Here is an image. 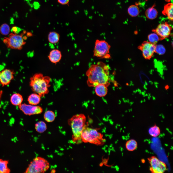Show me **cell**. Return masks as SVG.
<instances>
[{
    "instance_id": "27",
    "label": "cell",
    "mask_w": 173,
    "mask_h": 173,
    "mask_svg": "<svg viewBox=\"0 0 173 173\" xmlns=\"http://www.w3.org/2000/svg\"><path fill=\"white\" fill-rule=\"evenodd\" d=\"M10 30V26L7 24H3L0 27V33L2 35H7L9 34Z\"/></svg>"
},
{
    "instance_id": "15",
    "label": "cell",
    "mask_w": 173,
    "mask_h": 173,
    "mask_svg": "<svg viewBox=\"0 0 173 173\" xmlns=\"http://www.w3.org/2000/svg\"><path fill=\"white\" fill-rule=\"evenodd\" d=\"M105 85L103 84H99L95 87V91L96 94L98 96L102 97L107 94L108 89Z\"/></svg>"
},
{
    "instance_id": "5",
    "label": "cell",
    "mask_w": 173,
    "mask_h": 173,
    "mask_svg": "<svg viewBox=\"0 0 173 173\" xmlns=\"http://www.w3.org/2000/svg\"><path fill=\"white\" fill-rule=\"evenodd\" d=\"M24 32L20 34L10 33L8 37H5L3 42L6 46L9 49L20 50L25 44L26 42L23 35Z\"/></svg>"
},
{
    "instance_id": "9",
    "label": "cell",
    "mask_w": 173,
    "mask_h": 173,
    "mask_svg": "<svg viewBox=\"0 0 173 173\" xmlns=\"http://www.w3.org/2000/svg\"><path fill=\"white\" fill-rule=\"evenodd\" d=\"M155 45L149 42L145 41L138 47V49L142 52L144 57L149 59L155 52Z\"/></svg>"
},
{
    "instance_id": "16",
    "label": "cell",
    "mask_w": 173,
    "mask_h": 173,
    "mask_svg": "<svg viewBox=\"0 0 173 173\" xmlns=\"http://www.w3.org/2000/svg\"><path fill=\"white\" fill-rule=\"evenodd\" d=\"M23 100L22 96L19 93L13 94L10 98V101L11 104L15 106H19L22 103Z\"/></svg>"
},
{
    "instance_id": "35",
    "label": "cell",
    "mask_w": 173,
    "mask_h": 173,
    "mask_svg": "<svg viewBox=\"0 0 173 173\" xmlns=\"http://www.w3.org/2000/svg\"><path fill=\"white\" fill-rule=\"evenodd\" d=\"M89 18L90 19H92V16H89Z\"/></svg>"
},
{
    "instance_id": "25",
    "label": "cell",
    "mask_w": 173,
    "mask_h": 173,
    "mask_svg": "<svg viewBox=\"0 0 173 173\" xmlns=\"http://www.w3.org/2000/svg\"><path fill=\"white\" fill-rule=\"evenodd\" d=\"M149 134L154 137H156L160 134L161 131L159 127L156 125L150 127L148 130Z\"/></svg>"
},
{
    "instance_id": "34",
    "label": "cell",
    "mask_w": 173,
    "mask_h": 173,
    "mask_svg": "<svg viewBox=\"0 0 173 173\" xmlns=\"http://www.w3.org/2000/svg\"><path fill=\"white\" fill-rule=\"evenodd\" d=\"M165 1L167 2H169L171 0H165Z\"/></svg>"
},
{
    "instance_id": "10",
    "label": "cell",
    "mask_w": 173,
    "mask_h": 173,
    "mask_svg": "<svg viewBox=\"0 0 173 173\" xmlns=\"http://www.w3.org/2000/svg\"><path fill=\"white\" fill-rule=\"evenodd\" d=\"M172 29L171 26L167 22H166L160 24L152 31L159 36L161 40L169 36Z\"/></svg>"
},
{
    "instance_id": "13",
    "label": "cell",
    "mask_w": 173,
    "mask_h": 173,
    "mask_svg": "<svg viewBox=\"0 0 173 173\" xmlns=\"http://www.w3.org/2000/svg\"><path fill=\"white\" fill-rule=\"evenodd\" d=\"M62 57L61 52L59 50L54 49L51 50L48 56L50 61L53 63L56 64L59 62Z\"/></svg>"
},
{
    "instance_id": "19",
    "label": "cell",
    "mask_w": 173,
    "mask_h": 173,
    "mask_svg": "<svg viewBox=\"0 0 173 173\" xmlns=\"http://www.w3.org/2000/svg\"><path fill=\"white\" fill-rule=\"evenodd\" d=\"M7 160L0 159V173H9L11 170L8 167Z\"/></svg>"
},
{
    "instance_id": "8",
    "label": "cell",
    "mask_w": 173,
    "mask_h": 173,
    "mask_svg": "<svg viewBox=\"0 0 173 173\" xmlns=\"http://www.w3.org/2000/svg\"><path fill=\"white\" fill-rule=\"evenodd\" d=\"M150 167V171L152 173H163L167 169L166 164L156 157L151 156L148 158Z\"/></svg>"
},
{
    "instance_id": "22",
    "label": "cell",
    "mask_w": 173,
    "mask_h": 173,
    "mask_svg": "<svg viewBox=\"0 0 173 173\" xmlns=\"http://www.w3.org/2000/svg\"><path fill=\"white\" fill-rule=\"evenodd\" d=\"M35 128L37 132L39 133H42L46 130L47 126L44 122L39 121L35 124Z\"/></svg>"
},
{
    "instance_id": "1",
    "label": "cell",
    "mask_w": 173,
    "mask_h": 173,
    "mask_svg": "<svg viewBox=\"0 0 173 173\" xmlns=\"http://www.w3.org/2000/svg\"><path fill=\"white\" fill-rule=\"evenodd\" d=\"M110 68L109 65L101 61L91 65L86 73L88 85L95 87L99 84H103L108 86L110 84Z\"/></svg>"
},
{
    "instance_id": "30",
    "label": "cell",
    "mask_w": 173,
    "mask_h": 173,
    "mask_svg": "<svg viewBox=\"0 0 173 173\" xmlns=\"http://www.w3.org/2000/svg\"><path fill=\"white\" fill-rule=\"evenodd\" d=\"M18 27L16 26H13L12 28V30L15 33L17 34L18 31Z\"/></svg>"
},
{
    "instance_id": "33",
    "label": "cell",
    "mask_w": 173,
    "mask_h": 173,
    "mask_svg": "<svg viewBox=\"0 0 173 173\" xmlns=\"http://www.w3.org/2000/svg\"><path fill=\"white\" fill-rule=\"evenodd\" d=\"M85 12L86 15H87L88 13V12L87 10H85Z\"/></svg>"
},
{
    "instance_id": "3",
    "label": "cell",
    "mask_w": 173,
    "mask_h": 173,
    "mask_svg": "<svg viewBox=\"0 0 173 173\" xmlns=\"http://www.w3.org/2000/svg\"><path fill=\"white\" fill-rule=\"evenodd\" d=\"M86 117L83 114H77L73 116L68 120V123L72 129L73 142L78 143L82 141L81 135L85 126Z\"/></svg>"
},
{
    "instance_id": "31",
    "label": "cell",
    "mask_w": 173,
    "mask_h": 173,
    "mask_svg": "<svg viewBox=\"0 0 173 173\" xmlns=\"http://www.w3.org/2000/svg\"><path fill=\"white\" fill-rule=\"evenodd\" d=\"M3 92L2 90H0V108H1L0 100Z\"/></svg>"
},
{
    "instance_id": "21",
    "label": "cell",
    "mask_w": 173,
    "mask_h": 173,
    "mask_svg": "<svg viewBox=\"0 0 173 173\" xmlns=\"http://www.w3.org/2000/svg\"><path fill=\"white\" fill-rule=\"evenodd\" d=\"M137 146V143L135 140L131 139L127 142L125 144L126 149L128 151H132L135 150Z\"/></svg>"
},
{
    "instance_id": "4",
    "label": "cell",
    "mask_w": 173,
    "mask_h": 173,
    "mask_svg": "<svg viewBox=\"0 0 173 173\" xmlns=\"http://www.w3.org/2000/svg\"><path fill=\"white\" fill-rule=\"evenodd\" d=\"M49 163L46 160L40 157H37L30 162L25 173H44L49 169Z\"/></svg>"
},
{
    "instance_id": "11",
    "label": "cell",
    "mask_w": 173,
    "mask_h": 173,
    "mask_svg": "<svg viewBox=\"0 0 173 173\" xmlns=\"http://www.w3.org/2000/svg\"><path fill=\"white\" fill-rule=\"evenodd\" d=\"M19 109L25 114L31 115L41 113L43 111L42 108L40 106L25 103L21 104L18 106Z\"/></svg>"
},
{
    "instance_id": "29",
    "label": "cell",
    "mask_w": 173,
    "mask_h": 173,
    "mask_svg": "<svg viewBox=\"0 0 173 173\" xmlns=\"http://www.w3.org/2000/svg\"><path fill=\"white\" fill-rule=\"evenodd\" d=\"M69 0H57L58 2L62 5H65L68 4Z\"/></svg>"
},
{
    "instance_id": "26",
    "label": "cell",
    "mask_w": 173,
    "mask_h": 173,
    "mask_svg": "<svg viewBox=\"0 0 173 173\" xmlns=\"http://www.w3.org/2000/svg\"><path fill=\"white\" fill-rule=\"evenodd\" d=\"M148 38L149 42L155 44L159 40H161L159 36L154 32L149 34Z\"/></svg>"
},
{
    "instance_id": "32",
    "label": "cell",
    "mask_w": 173,
    "mask_h": 173,
    "mask_svg": "<svg viewBox=\"0 0 173 173\" xmlns=\"http://www.w3.org/2000/svg\"><path fill=\"white\" fill-rule=\"evenodd\" d=\"M56 172V170L54 169H52L51 171V173H54Z\"/></svg>"
},
{
    "instance_id": "20",
    "label": "cell",
    "mask_w": 173,
    "mask_h": 173,
    "mask_svg": "<svg viewBox=\"0 0 173 173\" xmlns=\"http://www.w3.org/2000/svg\"><path fill=\"white\" fill-rule=\"evenodd\" d=\"M48 40L49 42L52 44L57 43L60 39V35L57 32L52 31L50 32L48 35Z\"/></svg>"
},
{
    "instance_id": "12",
    "label": "cell",
    "mask_w": 173,
    "mask_h": 173,
    "mask_svg": "<svg viewBox=\"0 0 173 173\" xmlns=\"http://www.w3.org/2000/svg\"><path fill=\"white\" fill-rule=\"evenodd\" d=\"M15 72L12 70L5 69L0 71V84L2 86L9 85L14 78Z\"/></svg>"
},
{
    "instance_id": "17",
    "label": "cell",
    "mask_w": 173,
    "mask_h": 173,
    "mask_svg": "<svg viewBox=\"0 0 173 173\" xmlns=\"http://www.w3.org/2000/svg\"><path fill=\"white\" fill-rule=\"evenodd\" d=\"M40 96L36 93L31 94L28 97L27 100L30 105H36L38 104L41 100Z\"/></svg>"
},
{
    "instance_id": "14",
    "label": "cell",
    "mask_w": 173,
    "mask_h": 173,
    "mask_svg": "<svg viewBox=\"0 0 173 173\" xmlns=\"http://www.w3.org/2000/svg\"><path fill=\"white\" fill-rule=\"evenodd\" d=\"M173 3H168L165 5L162 12L163 14L167 16L168 19L172 21L173 20Z\"/></svg>"
},
{
    "instance_id": "18",
    "label": "cell",
    "mask_w": 173,
    "mask_h": 173,
    "mask_svg": "<svg viewBox=\"0 0 173 173\" xmlns=\"http://www.w3.org/2000/svg\"><path fill=\"white\" fill-rule=\"evenodd\" d=\"M154 5L152 7L148 9L145 12L146 17L149 19H155L158 15V12L154 8Z\"/></svg>"
},
{
    "instance_id": "24",
    "label": "cell",
    "mask_w": 173,
    "mask_h": 173,
    "mask_svg": "<svg viewBox=\"0 0 173 173\" xmlns=\"http://www.w3.org/2000/svg\"><path fill=\"white\" fill-rule=\"evenodd\" d=\"M56 117L54 113L51 111H48L45 113L44 117L45 120L49 122H52L55 120Z\"/></svg>"
},
{
    "instance_id": "6",
    "label": "cell",
    "mask_w": 173,
    "mask_h": 173,
    "mask_svg": "<svg viewBox=\"0 0 173 173\" xmlns=\"http://www.w3.org/2000/svg\"><path fill=\"white\" fill-rule=\"evenodd\" d=\"M111 47L110 45L105 40L97 39L95 43L93 56L100 58H111L110 52Z\"/></svg>"
},
{
    "instance_id": "2",
    "label": "cell",
    "mask_w": 173,
    "mask_h": 173,
    "mask_svg": "<svg viewBox=\"0 0 173 173\" xmlns=\"http://www.w3.org/2000/svg\"><path fill=\"white\" fill-rule=\"evenodd\" d=\"M50 80L49 77L44 76L41 73H36L30 78V85L32 90L41 97L48 93Z\"/></svg>"
},
{
    "instance_id": "7",
    "label": "cell",
    "mask_w": 173,
    "mask_h": 173,
    "mask_svg": "<svg viewBox=\"0 0 173 173\" xmlns=\"http://www.w3.org/2000/svg\"><path fill=\"white\" fill-rule=\"evenodd\" d=\"M82 141L96 144H100L102 141V135L94 129L87 127L85 125L82 132Z\"/></svg>"
},
{
    "instance_id": "23",
    "label": "cell",
    "mask_w": 173,
    "mask_h": 173,
    "mask_svg": "<svg viewBox=\"0 0 173 173\" xmlns=\"http://www.w3.org/2000/svg\"><path fill=\"white\" fill-rule=\"evenodd\" d=\"M128 11L129 14L133 17L138 16L140 12L138 7L135 5H132L130 6L128 8Z\"/></svg>"
},
{
    "instance_id": "28",
    "label": "cell",
    "mask_w": 173,
    "mask_h": 173,
    "mask_svg": "<svg viewBox=\"0 0 173 173\" xmlns=\"http://www.w3.org/2000/svg\"><path fill=\"white\" fill-rule=\"evenodd\" d=\"M165 49L162 45L159 44L155 45V52L160 55H162L165 52Z\"/></svg>"
}]
</instances>
